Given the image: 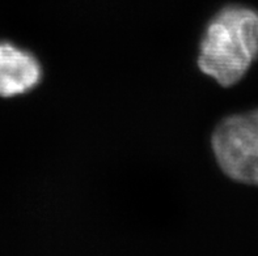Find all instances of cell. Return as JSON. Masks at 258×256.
Segmentation results:
<instances>
[{"label":"cell","mask_w":258,"mask_h":256,"mask_svg":"<svg viewBox=\"0 0 258 256\" xmlns=\"http://www.w3.org/2000/svg\"><path fill=\"white\" fill-rule=\"evenodd\" d=\"M258 58V11L228 6L216 13L201 42L200 69L223 87L240 81Z\"/></svg>","instance_id":"obj_1"},{"label":"cell","mask_w":258,"mask_h":256,"mask_svg":"<svg viewBox=\"0 0 258 256\" xmlns=\"http://www.w3.org/2000/svg\"><path fill=\"white\" fill-rule=\"evenodd\" d=\"M213 150L229 178L258 185V109L223 120L213 135Z\"/></svg>","instance_id":"obj_2"},{"label":"cell","mask_w":258,"mask_h":256,"mask_svg":"<svg viewBox=\"0 0 258 256\" xmlns=\"http://www.w3.org/2000/svg\"><path fill=\"white\" fill-rule=\"evenodd\" d=\"M42 78V68L32 52L0 42V97L11 98L32 91Z\"/></svg>","instance_id":"obj_3"}]
</instances>
